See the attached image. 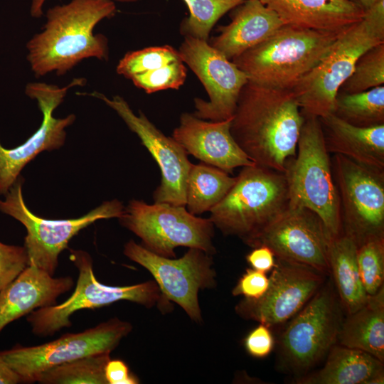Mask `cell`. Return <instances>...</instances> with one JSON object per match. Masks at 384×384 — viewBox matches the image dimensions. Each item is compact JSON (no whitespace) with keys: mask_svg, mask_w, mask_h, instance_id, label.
Listing matches in <instances>:
<instances>
[{"mask_svg":"<svg viewBox=\"0 0 384 384\" xmlns=\"http://www.w3.org/2000/svg\"><path fill=\"white\" fill-rule=\"evenodd\" d=\"M304 119L292 90L247 81L239 95L230 132L255 164L284 173L287 161L296 156Z\"/></svg>","mask_w":384,"mask_h":384,"instance_id":"1","label":"cell"},{"mask_svg":"<svg viewBox=\"0 0 384 384\" xmlns=\"http://www.w3.org/2000/svg\"><path fill=\"white\" fill-rule=\"evenodd\" d=\"M116 11L113 0H70L48 9L43 30L26 43V58L35 77L64 75L90 58L107 60V39L93 31Z\"/></svg>","mask_w":384,"mask_h":384,"instance_id":"2","label":"cell"},{"mask_svg":"<svg viewBox=\"0 0 384 384\" xmlns=\"http://www.w3.org/2000/svg\"><path fill=\"white\" fill-rule=\"evenodd\" d=\"M341 33L284 24L231 60L250 82L272 89L292 90L327 55Z\"/></svg>","mask_w":384,"mask_h":384,"instance_id":"3","label":"cell"},{"mask_svg":"<svg viewBox=\"0 0 384 384\" xmlns=\"http://www.w3.org/2000/svg\"><path fill=\"white\" fill-rule=\"evenodd\" d=\"M384 43V0L338 37L321 62L292 89L303 114L322 117L334 114L336 97L358 58Z\"/></svg>","mask_w":384,"mask_h":384,"instance_id":"4","label":"cell"},{"mask_svg":"<svg viewBox=\"0 0 384 384\" xmlns=\"http://www.w3.org/2000/svg\"><path fill=\"white\" fill-rule=\"evenodd\" d=\"M285 174L254 164L242 167L226 196L210 210L209 219L225 235L249 245L289 208Z\"/></svg>","mask_w":384,"mask_h":384,"instance_id":"5","label":"cell"},{"mask_svg":"<svg viewBox=\"0 0 384 384\" xmlns=\"http://www.w3.org/2000/svg\"><path fill=\"white\" fill-rule=\"evenodd\" d=\"M303 114V113H302ZM296 156L287 161L289 207L316 213L335 238L343 235L338 191L319 117L303 114Z\"/></svg>","mask_w":384,"mask_h":384,"instance_id":"6","label":"cell"},{"mask_svg":"<svg viewBox=\"0 0 384 384\" xmlns=\"http://www.w3.org/2000/svg\"><path fill=\"white\" fill-rule=\"evenodd\" d=\"M70 259L78 270L77 284L71 296L60 304L33 311L27 317L33 334L51 336L65 327H70L71 316L85 309L103 307L119 301H129L151 308L167 300L155 281L129 286L114 287L97 281L92 259L82 250H70Z\"/></svg>","mask_w":384,"mask_h":384,"instance_id":"7","label":"cell"},{"mask_svg":"<svg viewBox=\"0 0 384 384\" xmlns=\"http://www.w3.org/2000/svg\"><path fill=\"white\" fill-rule=\"evenodd\" d=\"M118 219L142 240L143 247L159 256L174 258V249L180 246L198 248L210 255L215 252L213 223L191 214L184 206L132 199Z\"/></svg>","mask_w":384,"mask_h":384,"instance_id":"8","label":"cell"},{"mask_svg":"<svg viewBox=\"0 0 384 384\" xmlns=\"http://www.w3.org/2000/svg\"><path fill=\"white\" fill-rule=\"evenodd\" d=\"M23 178L19 176L5 199L0 201V211L9 215L25 227L24 245L28 266L40 268L54 276L58 257L68 247L70 240L81 230L101 219L119 218L124 211L117 199L103 202L87 214L72 219L50 220L33 214L26 206L23 195Z\"/></svg>","mask_w":384,"mask_h":384,"instance_id":"9","label":"cell"},{"mask_svg":"<svg viewBox=\"0 0 384 384\" xmlns=\"http://www.w3.org/2000/svg\"><path fill=\"white\" fill-rule=\"evenodd\" d=\"M341 308L332 284H324L281 334L278 344L282 365L301 375L326 356L337 341Z\"/></svg>","mask_w":384,"mask_h":384,"instance_id":"10","label":"cell"},{"mask_svg":"<svg viewBox=\"0 0 384 384\" xmlns=\"http://www.w3.org/2000/svg\"><path fill=\"white\" fill-rule=\"evenodd\" d=\"M331 160L343 235L358 247L370 240L384 238V171L339 154H333Z\"/></svg>","mask_w":384,"mask_h":384,"instance_id":"11","label":"cell"},{"mask_svg":"<svg viewBox=\"0 0 384 384\" xmlns=\"http://www.w3.org/2000/svg\"><path fill=\"white\" fill-rule=\"evenodd\" d=\"M131 324L114 318L78 333H68L38 346H16L0 356L23 383L38 382L46 370L87 356L111 353L132 331Z\"/></svg>","mask_w":384,"mask_h":384,"instance_id":"12","label":"cell"},{"mask_svg":"<svg viewBox=\"0 0 384 384\" xmlns=\"http://www.w3.org/2000/svg\"><path fill=\"white\" fill-rule=\"evenodd\" d=\"M124 254L152 274L167 301L178 304L192 320H202L198 292L215 285L210 255L198 248H189L181 258L164 257L133 240L124 245Z\"/></svg>","mask_w":384,"mask_h":384,"instance_id":"13","label":"cell"},{"mask_svg":"<svg viewBox=\"0 0 384 384\" xmlns=\"http://www.w3.org/2000/svg\"><path fill=\"white\" fill-rule=\"evenodd\" d=\"M203 85L209 97L194 99L196 117L212 122L232 118L239 95L247 82V75L232 60L212 47L208 41L185 36L178 50Z\"/></svg>","mask_w":384,"mask_h":384,"instance_id":"14","label":"cell"},{"mask_svg":"<svg viewBox=\"0 0 384 384\" xmlns=\"http://www.w3.org/2000/svg\"><path fill=\"white\" fill-rule=\"evenodd\" d=\"M333 238L316 213L304 207H289L248 246H267L275 257L311 267L327 275Z\"/></svg>","mask_w":384,"mask_h":384,"instance_id":"15","label":"cell"},{"mask_svg":"<svg viewBox=\"0 0 384 384\" xmlns=\"http://www.w3.org/2000/svg\"><path fill=\"white\" fill-rule=\"evenodd\" d=\"M85 84V78H78L62 87L46 82L26 85V95L37 102L43 118L38 130L20 146L6 149L0 142V194L5 195L9 191L23 167L39 153L59 149L64 144L65 129L75 122L76 117L70 114L56 118L53 113L63 102L70 88Z\"/></svg>","mask_w":384,"mask_h":384,"instance_id":"16","label":"cell"},{"mask_svg":"<svg viewBox=\"0 0 384 384\" xmlns=\"http://www.w3.org/2000/svg\"><path fill=\"white\" fill-rule=\"evenodd\" d=\"M77 94L96 97L114 110L155 159L161 170V180L153 193L154 203L185 206L186 180L192 164L183 147L157 129L142 111L135 114L121 96L110 99L97 91Z\"/></svg>","mask_w":384,"mask_h":384,"instance_id":"17","label":"cell"},{"mask_svg":"<svg viewBox=\"0 0 384 384\" xmlns=\"http://www.w3.org/2000/svg\"><path fill=\"white\" fill-rule=\"evenodd\" d=\"M325 276L311 267L276 257L265 294L257 299L244 298L235 311L270 328L282 324L310 300L324 284Z\"/></svg>","mask_w":384,"mask_h":384,"instance_id":"18","label":"cell"},{"mask_svg":"<svg viewBox=\"0 0 384 384\" xmlns=\"http://www.w3.org/2000/svg\"><path fill=\"white\" fill-rule=\"evenodd\" d=\"M232 118L206 122L193 114L183 112L180 117L179 125L173 131L172 137L188 154L231 174L237 167L255 164L233 137Z\"/></svg>","mask_w":384,"mask_h":384,"instance_id":"19","label":"cell"},{"mask_svg":"<svg viewBox=\"0 0 384 384\" xmlns=\"http://www.w3.org/2000/svg\"><path fill=\"white\" fill-rule=\"evenodd\" d=\"M73 284L70 276L54 277L40 268L28 266L0 292V332L36 309L56 304L57 299Z\"/></svg>","mask_w":384,"mask_h":384,"instance_id":"20","label":"cell"},{"mask_svg":"<svg viewBox=\"0 0 384 384\" xmlns=\"http://www.w3.org/2000/svg\"><path fill=\"white\" fill-rule=\"evenodd\" d=\"M231 21L218 28L209 44L228 60L265 41L284 23L260 0H245L235 7Z\"/></svg>","mask_w":384,"mask_h":384,"instance_id":"21","label":"cell"},{"mask_svg":"<svg viewBox=\"0 0 384 384\" xmlns=\"http://www.w3.org/2000/svg\"><path fill=\"white\" fill-rule=\"evenodd\" d=\"M284 24L341 33L360 21L366 11L351 0H260Z\"/></svg>","mask_w":384,"mask_h":384,"instance_id":"22","label":"cell"},{"mask_svg":"<svg viewBox=\"0 0 384 384\" xmlns=\"http://www.w3.org/2000/svg\"><path fill=\"white\" fill-rule=\"evenodd\" d=\"M326 148L358 164L384 171V124L361 127L334 114L319 117Z\"/></svg>","mask_w":384,"mask_h":384,"instance_id":"23","label":"cell"},{"mask_svg":"<svg viewBox=\"0 0 384 384\" xmlns=\"http://www.w3.org/2000/svg\"><path fill=\"white\" fill-rule=\"evenodd\" d=\"M324 366L317 371L302 375L297 384H383V363L359 349L334 345Z\"/></svg>","mask_w":384,"mask_h":384,"instance_id":"24","label":"cell"},{"mask_svg":"<svg viewBox=\"0 0 384 384\" xmlns=\"http://www.w3.org/2000/svg\"><path fill=\"white\" fill-rule=\"evenodd\" d=\"M337 341L384 362V286L368 295L362 307L343 319Z\"/></svg>","mask_w":384,"mask_h":384,"instance_id":"25","label":"cell"},{"mask_svg":"<svg viewBox=\"0 0 384 384\" xmlns=\"http://www.w3.org/2000/svg\"><path fill=\"white\" fill-rule=\"evenodd\" d=\"M357 250L356 243L344 235L333 238L329 247L330 273L347 314L362 307L368 297L359 274Z\"/></svg>","mask_w":384,"mask_h":384,"instance_id":"26","label":"cell"},{"mask_svg":"<svg viewBox=\"0 0 384 384\" xmlns=\"http://www.w3.org/2000/svg\"><path fill=\"white\" fill-rule=\"evenodd\" d=\"M236 176L211 165L191 164L186 186V208L193 215L210 211L229 192Z\"/></svg>","mask_w":384,"mask_h":384,"instance_id":"27","label":"cell"},{"mask_svg":"<svg viewBox=\"0 0 384 384\" xmlns=\"http://www.w3.org/2000/svg\"><path fill=\"white\" fill-rule=\"evenodd\" d=\"M334 114L361 127L384 124V86L351 94L338 92Z\"/></svg>","mask_w":384,"mask_h":384,"instance_id":"28","label":"cell"},{"mask_svg":"<svg viewBox=\"0 0 384 384\" xmlns=\"http://www.w3.org/2000/svg\"><path fill=\"white\" fill-rule=\"evenodd\" d=\"M110 353L87 356L45 371L38 382L43 384H108L105 366Z\"/></svg>","mask_w":384,"mask_h":384,"instance_id":"29","label":"cell"},{"mask_svg":"<svg viewBox=\"0 0 384 384\" xmlns=\"http://www.w3.org/2000/svg\"><path fill=\"white\" fill-rule=\"evenodd\" d=\"M189 16L181 26L184 36L208 41L210 32L217 21L227 12L245 0H183Z\"/></svg>","mask_w":384,"mask_h":384,"instance_id":"30","label":"cell"},{"mask_svg":"<svg viewBox=\"0 0 384 384\" xmlns=\"http://www.w3.org/2000/svg\"><path fill=\"white\" fill-rule=\"evenodd\" d=\"M384 43L365 52L358 60L353 73L338 92L356 93L383 85Z\"/></svg>","mask_w":384,"mask_h":384,"instance_id":"31","label":"cell"},{"mask_svg":"<svg viewBox=\"0 0 384 384\" xmlns=\"http://www.w3.org/2000/svg\"><path fill=\"white\" fill-rule=\"evenodd\" d=\"M180 59L178 51L170 46L149 47L126 53L118 63L116 71L131 79Z\"/></svg>","mask_w":384,"mask_h":384,"instance_id":"32","label":"cell"},{"mask_svg":"<svg viewBox=\"0 0 384 384\" xmlns=\"http://www.w3.org/2000/svg\"><path fill=\"white\" fill-rule=\"evenodd\" d=\"M357 263L366 293L375 294L384 286V238L370 240L359 246Z\"/></svg>","mask_w":384,"mask_h":384,"instance_id":"33","label":"cell"},{"mask_svg":"<svg viewBox=\"0 0 384 384\" xmlns=\"http://www.w3.org/2000/svg\"><path fill=\"white\" fill-rule=\"evenodd\" d=\"M187 70L181 59L158 69L140 73L130 80L150 94L166 89H178L185 82Z\"/></svg>","mask_w":384,"mask_h":384,"instance_id":"34","label":"cell"},{"mask_svg":"<svg viewBox=\"0 0 384 384\" xmlns=\"http://www.w3.org/2000/svg\"><path fill=\"white\" fill-rule=\"evenodd\" d=\"M28 266L24 246L0 242V292Z\"/></svg>","mask_w":384,"mask_h":384,"instance_id":"35","label":"cell"},{"mask_svg":"<svg viewBox=\"0 0 384 384\" xmlns=\"http://www.w3.org/2000/svg\"><path fill=\"white\" fill-rule=\"evenodd\" d=\"M266 273L247 268L232 290L233 296L242 295L245 298L257 299L262 297L269 287Z\"/></svg>","mask_w":384,"mask_h":384,"instance_id":"36","label":"cell"},{"mask_svg":"<svg viewBox=\"0 0 384 384\" xmlns=\"http://www.w3.org/2000/svg\"><path fill=\"white\" fill-rule=\"evenodd\" d=\"M244 345L247 353L252 357H267L274 347V338L270 328L260 324L247 335Z\"/></svg>","mask_w":384,"mask_h":384,"instance_id":"37","label":"cell"},{"mask_svg":"<svg viewBox=\"0 0 384 384\" xmlns=\"http://www.w3.org/2000/svg\"><path fill=\"white\" fill-rule=\"evenodd\" d=\"M108 384H136L138 378L129 372L127 365L122 360L110 359L105 369Z\"/></svg>","mask_w":384,"mask_h":384,"instance_id":"38","label":"cell"},{"mask_svg":"<svg viewBox=\"0 0 384 384\" xmlns=\"http://www.w3.org/2000/svg\"><path fill=\"white\" fill-rule=\"evenodd\" d=\"M275 259L272 250L265 245L254 247L246 256V260L252 269L264 273L273 269Z\"/></svg>","mask_w":384,"mask_h":384,"instance_id":"39","label":"cell"},{"mask_svg":"<svg viewBox=\"0 0 384 384\" xmlns=\"http://www.w3.org/2000/svg\"><path fill=\"white\" fill-rule=\"evenodd\" d=\"M19 383H23L20 376L0 356V384H16Z\"/></svg>","mask_w":384,"mask_h":384,"instance_id":"40","label":"cell"},{"mask_svg":"<svg viewBox=\"0 0 384 384\" xmlns=\"http://www.w3.org/2000/svg\"><path fill=\"white\" fill-rule=\"evenodd\" d=\"M120 3H134L138 0H113ZM46 0H31L30 14L33 18H40L43 14V9Z\"/></svg>","mask_w":384,"mask_h":384,"instance_id":"41","label":"cell"},{"mask_svg":"<svg viewBox=\"0 0 384 384\" xmlns=\"http://www.w3.org/2000/svg\"><path fill=\"white\" fill-rule=\"evenodd\" d=\"M361 6L365 11L370 9L380 0H351Z\"/></svg>","mask_w":384,"mask_h":384,"instance_id":"42","label":"cell"}]
</instances>
